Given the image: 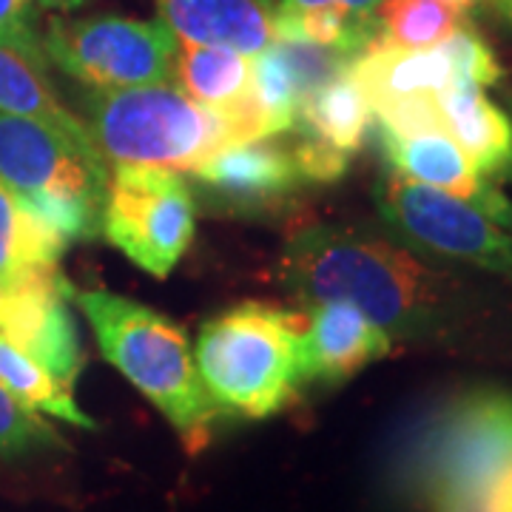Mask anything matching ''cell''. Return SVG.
Returning a JSON list of instances; mask_svg holds the SVG:
<instances>
[{
    "mask_svg": "<svg viewBox=\"0 0 512 512\" xmlns=\"http://www.w3.org/2000/svg\"><path fill=\"white\" fill-rule=\"evenodd\" d=\"M0 49L20 55L37 72H49L35 0H0Z\"/></svg>",
    "mask_w": 512,
    "mask_h": 512,
    "instance_id": "24",
    "label": "cell"
},
{
    "mask_svg": "<svg viewBox=\"0 0 512 512\" xmlns=\"http://www.w3.org/2000/svg\"><path fill=\"white\" fill-rule=\"evenodd\" d=\"M305 322L302 311L242 302L202 325L194 365L222 416L268 419L296 399Z\"/></svg>",
    "mask_w": 512,
    "mask_h": 512,
    "instance_id": "4",
    "label": "cell"
},
{
    "mask_svg": "<svg viewBox=\"0 0 512 512\" xmlns=\"http://www.w3.org/2000/svg\"><path fill=\"white\" fill-rule=\"evenodd\" d=\"M183 43L225 46L254 57L274 43V6L265 0H154Z\"/></svg>",
    "mask_w": 512,
    "mask_h": 512,
    "instance_id": "13",
    "label": "cell"
},
{
    "mask_svg": "<svg viewBox=\"0 0 512 512\" xmlns=\"http://www.w3.org/2000/svg\"><path fill=\"white\" fill-rule=\"evenodd\" d=\"M384 0H279L274 12L291 15V12H308V9H322V6H342L353 15H376V9Z\"/></svg>",
    "mask_w": 512,
    "mask_h": 512,
    "instance_id": "26",
    "label": "cell"
},
{
    "mask_svg": "<svg viewBox=\"0 0 512 512\" xmlns=\"http://www.w3.org/2000/svg\"><path fill=\"white\" fill-rule=\"evenodd\" d=\"M72 302L89 319L106 362L117 367L163 413L185 447L197 453L222 413L202 387L185 330L163 313L103 288H72Z\"/></svg>",
    "mask_w": 512,
    "mask_h": 512,
    "instance_id": "3",
    "label": "cell"
},
{
    "mask_svg": "<svg viewBox=\"0 0 512 512\" xmlns=\"http://www.w3.org/2000/svg\"><path fill=\"white\" fill-rule=\"evenodd\" d=\"M18 202L23 205V211H29L35 220L52 228L69 245L77 239H94L100 234V220H103L100 200L80 194H23Z\"/></svg>",
    "mask_w": 512,
    "mask_h": 512,
    "instance_id": "22",
    "label": "cell"
},
{
    "mask_svg": "<svg viewBox=\"0 0 512 512\" xmlns=\"http://www.w3.org/2000/svg\"><path fill=\"white\" fill-rule=\"evenodd\" d=\"M282 279L305 308L350 302L390 339L436 333L447 313L439 274L399 245L350 228L319 225L293 237L282 256Z\"/></svg>",
    "mask_w": 512,
    "mask_h": 512,
    "instance_id": "1",
    "label": "cell"
},
{
    "mask_svg": "<svg viewBox=\"0 0 512 512\" xmlns=\"http://www.w3.org/2000/svg\"><path fill=\"white\" fill-rule=\"evenodd\" d=\"M348 72L373 111L404 97L441 94L458 83L456 66L441 43L430 49H399L373 40L365 52L350 60Z\"/></svg>",
    "mask_w": 512,
    "mask_h": 512,
    "instance_id": "14",
    "label": "cell"
},
{
    "mask_svg": "<svg viewBox=\"0 0 512 512\" xmlns=\"http://www.w3.org/2000/svg\"><path fill=\"white\" fill-rule=\"evenodd\" d=\"M444 131L470 157L481 177L512 183V123L473 83H456L439 94Z\"/></svg>",
    "mask_w": 512,
    "mask_h": 512,
    "instance_id": "16",
    "label": "cell"
},
{
    "mask_svg": "<svg viewBox=\"0 0 512 512\" xmlns=\"http://www.w3.org/2000/svg\"><path fill=\"white\" fill-rule=\"evenodd\" d=\"M512 467V393L470 387L427 410L399 444L396 493L424 512H481Z\"/></svg>",
    "mask_w": 512,
    "mask_h": 512,
    "instance_id": "2",
    "label": "cell"
},
{
    "mask_svg": "<svg viewBox=\"0 0 512 512\" xmlns=\"http://www.w3.org/2000/svg\"><path fill=\"white\" fill-rule=\"evenodd\" d=\"M453 3H458V6H464V9H467V6H470L473 0H453Z\"/></svg>",
    "mask_w": 512,
    "mask_h": 512,
    "instance_id": "29",
    "label": "cell"
},
{
    "mask_svg": "<svg viewBox=\"0 0 512 512\" xmlns=\"http://www.w3.org/2000/svg\"><path fill=\"white\" fill-rule=\"evenodd\" d=\"M180 40L163 20L52 15L43 52L89 89H134L174 80Z\"/></svg>",
    "mask_w": 512,
    "mask_h": 512,
    "instance_id": "6",
    "label": "cell"
},
{
    "mask_svg": "<svg viewBox=\"0 0 512 512\" xmlns=\"http://www.w3.org/2000/svg\"><path fill=\"white\" fill-rule=\"evenodd\" d=\"M63 439L40 419V413L18 402L6 387H0V458L26 456L43 447H60Z\"/></svg>",
    "mask_w": 512,
    "mask_h": 512,
    "instance_id": "23",
    "label": "cell"
},
{
    "mask_svg": "<svg viewBox=\"0 0 512 512\" xmlns=\"http://www.w3.org/2000/svg\"><path fill=\"white\" fill-rule=\"evenodd\" d=\"M100 234L146 274L165 279L194 237V197L168 168H111Z\"/></svg>",
    "mask_w": 512,
    "mask_h": 512,
    "instance_id": "7",
    "label": "cell"
},
{
    "mask_svg": "<svg viewBox=\"0 0 512 512\" xmlns=\"http://www.w3.org/2000/svg\"><path fill=\"white\" fill-rule=\"evenodd\" d=\"M174 86L205 109L237 120L251 140H262L248 55L225 46L180 43L174 60Z\"/></svg>",
    "mask_w": 512,
    "mask_h": 512,
    "instance_id": "12",
    "label": "cell"
},
{
    "mask_svg": "<svg viewBox=\"0 0 512 512\" xmlns=\"http://www.w3.org/2000/svg\"><path fill=\"white\" fill-rule=\"evenodd\" d=\"M441 46L447 49V55L456 66L458 83H473L478 89H484V86H493L495 80L501 77V66L490 52V46L473 29L461 26Z\"/></svg>",
    "mask_w": 512,
    "mask_h": 512,
    "instance_id": "25",
    "label": "cell"
},
{
    "mask_svg": "<svg viewBox=\"0 0 512 512\" xmlns=\"http://www.w3.org/2000/svg\"><path fill=\"white\" fill-rule=\"evenodd\" d=\"M0 183L12 194H80L106 200L109 171L66 134L0 111Z\"/></svg>",
    "mask_w": 512,
    "mask_h": 512,
    "instance_id": "9",
    "label": "cell"
},
{
    "mask_svg": "<svg viewBox=\"0 0 512 512\" xmlns=\"http://www.w3.org/2000/svg\"><path fill=\"white\" fill-rule=\"evenodd\" d=\"M376 205L384 220L421 248L512 279V231L473 202L413 183L387 168L376 185Z\"/></svg>",
    "mask_w": 512,
    "mask_h": 512,
    "instance_id": "8",
    "label": "cell"
},
{
    "mask_svg": "<svg viewBox=\"0 0 512 512\" xmlns=\"http://www.w3.org/2000/svg\"><path fill=\"white\" fill-rule=\"evenodd\" d=\"M305 316L302 384L345 382L393 350V339L350 302H316L305 308Z\"/></svg>",
    "mask_w": 512,
    "mask_h": 512,
    "instance_id": "11",
    "label": "cell"
},
{
    "mask_svg": "<svg viewBox=\"0 0 512 512\" xmlns=\"http://www.w3.org/2000/svg\"><path fill=\"white\" fill-rule=\"evenodd\" d=\"M35 3L40 9H49V12H72V9H80L89 0H35Z\"/></svg>",
    "mask_w": 512,
    "mask_h": 512,
    "instance_id": "28",
    "label": "cell"
},
{
    "mask_svg": "<svg viewBox=\"0 0 512 512\" xmlns=\"http://www.w3.org/2000/svg\"><path fill=\"white\" fill-rule=\"evenodd\" d=\"M69 242L23 211L12 188L0 183V279L23 282L60 271V256Z\"/></svg>",
    "mask_w": 512,
    "mask_h": 512,
    "instance_id": "19",
    "label": "cell"
},
{
    "mask_svg": "<svg viewBox=\"0 0 512 512\" xmlns=\"http://www.w3.org/2000/svg\"><path fill=\"white\" fill-rule=\"evenodd\" d=\"M379 37L399 49L439 46L464 23V6L453 0H384L376 9Z\"/></svg>",
    "mask_w": 512,
    "mask_h": 512,
    "instance_id": "21",
    "label": "cell"
},
{
    "mask_svg": "<svg viewBox=\"0 0 512 512\" xmlns=\"http://www.w3.org/2000/svg\"><path fill=\"white\" fill-rule=\"evenodd\" d=\"M481 512H512V467L495 484L493 493L487 495L484 510Z\"/></svg>",
    "mask_w": 512,
    "mask_h": 512,
    "instance_id": "27",
    "label": "cell"
},
{
    "mask_svg": "<svg viewBox=\"0 0 512 512\" xmlns=\"http://www.w3.org/2000/svg\"><path fill=\"white\" fill-rule=\"evenodd\" d=\"M348 69L305 97L293 128L299 137H308L350 160L365 148L373 128V106Z\"/></svg>",
    "mask_w": 512,
    "mask_h": 512,
    "instance_id": "17",
    "label": "cell"
},
{
    "mask_svg": "<svg viewBox=\"0 0 512 512\" xmlns=\"http://www.w3.org/2000/svg\"><path fill=\"white\" fill-rule=\"evenodd\" d=\"M379 146L390 171L413 183L453 194L458 200L473 202L490 220L512 231V202L487 177L478 174L476 165L470 163V157L447 131L399 137L379 128Z\"/></svg>",
    "mask_w": 512,
    "mask_h": 512,
    "instance_id": "10",
    "label": "cell"
},
{
    "mask_svg": "<svg viewBox=\"0 0 512 512\" xmlns=\"http://www.w3.org/2000/svg\"><path fill=\"white\" fill-rule=\"evenodd\" d=\"M194 177L214 194L242 205L279 200L302 180L291 148L271 143V137L220 148L194 171Z\"/></svg>",
    "mask_w": 512,
    "mask_h": 512,
    "instance_id": "15",
    "label": "cell"
},
{
    "mask_svg": "<svg viewBox=\"0 0 512 512\" xmlns=\"http://www.w3.org/2000/svg\"><path fill=\"white\" fill-rule=\"evenodd\" d=\"M0 111L35 120L46 128H55L83 151L100 157L94 148L92 134L86 128V120H80L74 111L60 103L46 74L37 72L32 63H26L23 57L9 49H0Z\"/></svg>",
    "mask_w": 512,
    "mask_h": 512,
    "instance_id": "18",
    "label": "cell"
},
{
    "mask_svg": "<svg viewBox=\"0 0 512 512\" xmlns=\"http://www.w3.org/2000/svg\"><path fill=\"white\" fill-rule=\"evenodd\" d=\"M0 387H6L18 402L32 407L37 413L55 416V419L83 427V430L97 427L92 416L80 410L72 393V384L60 382L46 367L37 365L32 356H26L3 336H0Z\"/></svg>",
    "mask_w": 512,
    "mask_h": 512,
    "instance_id": "20",
    "label": "cell"
},
{
    "mask_svg": "<svg viewBox=\"0 0 512 512\" xmlns=\"http://www.w3.org/2000/svg\"><path fill=\"white\" fill-rule=\"evenodd\" d=\"M83 114L106 168L140 165L194 174L220 148L251 140L237 120L205 109L174 83L89 89Z\"/></svg>",
    "mask_w": 512,
    "mask_h": 512,
    "instance_id": "5",
    "label": "cell"
},
{
    "mask_svg": "<svg viewBox=\"0 0 512 512\" xmlns=\"http://www.w3.org/2000/svg\"><path fill=\"white\" fill-rule=\"evenodd\" d=\"M510 6H512V0H510Z\"/></svg>",
    "mask_w": 512,
    "mask_h": 512,
    "instance_id": "30",
    "label": "cell"
}]
</instances>
